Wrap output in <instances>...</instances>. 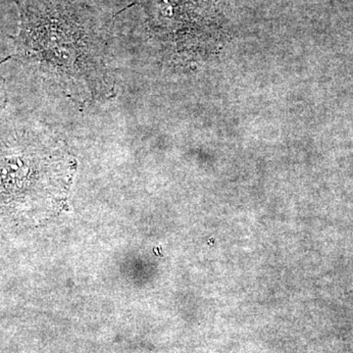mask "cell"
I'll return each instance as SVG.
<instances>
[{
	"label": "cell",
	"instance_id": "6da1fadb",
	"mask_svg": "<svg viewBox=\"0 0 353 353\" xmlns=\"http://www.w3.org/2000/svg\"><path fill=\"white\" fill-rule=\"evenodd\" d=\"M20 31L14 57L77 105L110 99L108 24L81 0H14Z\"/></svg>",
	"mask_w": 353,
	"mask_h": 353
},
{
	"label": "cell",
	"instance_id": "7a4b0ae2",
	"mask_svg": "<svg viewBox=\"0 0 353 353\" xmlns=\"http://www.w3.org/2000/svg\"><path fill=\"white\" fill-rule=\"evenodd\" d=\"M73 158L58 137L37 125L0 120V204L37 202L55 209L68 194Z\"/></svg>",
	"mask_w": 353,
	"mask_h": 353
},
{
	"label": "cell",
	"instance_id": "3957f363",
	"mask_svg": "<svg viewBox=\"0 0 353 353\" xmlns=\"http://www.w3.org/2000/svg\"><path fill=\"white\" fill-rule=\"evenodd\" d=\"M1 63V62H0ZM6 104V88H4L3 80L0 76V109L3 108Z\"/></svg>",
	"mask_w": 353,
	"mask_h": 353
}]
</instances>
